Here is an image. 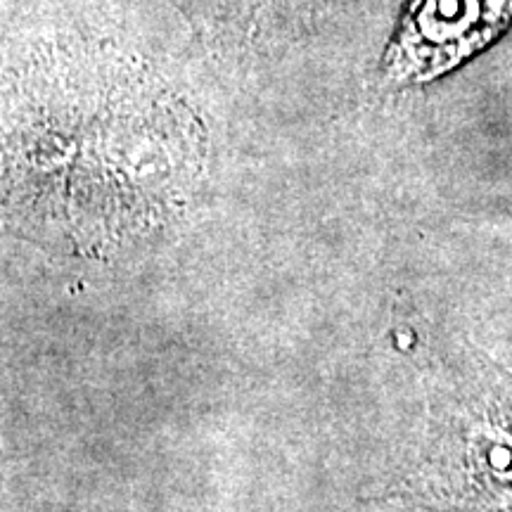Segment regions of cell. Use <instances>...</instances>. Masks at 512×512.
Here are the masks:
<instances>
[{"label":"cell","instance_id":"6da1fadb","mask_svg":"<svg viewBox=\"0 0 512 512\" xmlns=\"http://www.w3.org/2000/svg\"><path fill=\"white\" fill-rule=\"evenodd\" d=\"M406 512H512V373L479 351L437 358L425 430L384 491Z\"/></svg>","mask_w":512,"mask_h":512},{"label":"cell","instance_id":"7a4b0ae2","mask_svg":"<svg viewBox=\"0 0 512 512\" xmlns=\"http://www.w3.org/2000/svg\"><path fill=\"white\" fill-rule=\"evenodd\" d=\"M512 24V0H413L394 46L392 72L427 81L489 46Z\"/></svg>","mask_w":512,"mask_h":512}]
</instances>
